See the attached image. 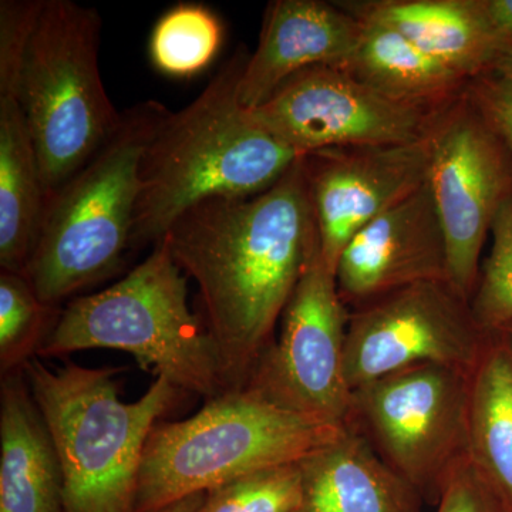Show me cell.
<instances>
[{"label":"cell","instance_id":"1","mask_svg":"<svg viewBox=\"0 0 512 512\" xmlns=\"http://www.w3.org/2000/svg\"><path fill=\"white\" fill-rule=\"evenodd\" d=\"M161 241L197 282L227 389H239L274 342L286 303L320 251L302 157L261 194L192 205Z\"/></svg>","mask_w":512,"mask_h":512},{"label":"cell","instance_id":"2","mask_svg":"<svg viewBox=\"0 0 512 512\" xmlns=\"http://www.w3.org/2000/svg\"><path fill=\"white\" fill-rule=\"evenodd\" d=\"M248 56L239 47L197 99L167 114L148 143L140 164L133 248L156 245L198 202L261 194L298 160L239 101Z\"/></svg>","mask_w":512,"mask_h":512},{"label":"cell","instance_id":"3","mask_svg":"<svg viewBox=\"0 0 512 512\" xmlns=\"http://www.w3.org/2000/svg\"><path fill=\"white\" fill-rule=\"evenodd\" d=\"M63 473L64 511L133 512L144 447L178 389L157 376L136 402L119 396V369L32 357L22 367Z\"/></svg>","mask_w":512,"mask_h":512},{"label":"cell","instance_id":"4","mask_svg":"<svg viewBox=\"0 0 512 512\" xmlns=\"http://www.w3.org/2000/svg\"><path fill=\"white\" fill-rule=\"evenodd\" d=\"M99 12L42 0L16 59L0 60V94L18 100L47 201L109 140L121 120L100 76Z\"/></svg>","mask_w":512,"mask_h":512},{"label":"cell","instance_id":"5","mask_svg":"<svg viewBox=\"0 0 512 512\" xmlns=\"http://www.w3.org/2000/svg\"><path fill=\"white\" fill-rule=\"evenodd\" d=\"M90 349L130 353L184 392L212 399L228 390L217 345L191 312L187 278L164 241L116 284L64 306L36 356Z\"/></svg>","mask_w":512,"mask_h":512},{"label":"cell","instance_id":"6","mask_svg":"<svg viewBox=\"0 0 512 512\" xmlns=\"http://www.w3.org/2000/svg\"><path fill=\"white\" fill-rule=\"evenodd\" d=\"M170 110L144 101L124 110L109 140L49 198L25 276L46 305L107 278L133 248L144 151Z\"/></svg>","mask_w":512,"mask_h":512},{"label":"cell","instance_id":"7","mask_svg":"<svg viewBox=\"0 0 512 512\" xmlns=\"http://www.w3.org/2000/svg\"><path fill=\"white\" fill-rule=\"evenodd\" d=\"M343 429L286 410L247 386L225 390L190 419L154 427L133 512H156L254 471L299 463Z\"/></svg>","mask_w":512,"mask_h":512},{"label":"cell","instance_id":"8","mask_svg":"<svg viewBox=\"0 0 512 512\" xmlns=\"http://www.w3.org/2000/svg\"><path fill=\"white\" fill-rule=\"evenodd\" d=\"M470 376L421 363L353 390L349 426L424 503L437 504L448 477L468 457Z\"/></svg>","mask_w":512,"mask_h":512},{"label":"cell","instance_id":"9","mask_svg":"<svg viewBox=\"0 0 512 512\" xmlns=\"http://www.w3.org/2000/svg\"><path fill=\"white\" fill-rule=\"evenodd\" d=\"M349 315L336 274L319 251L286 303L279 338L259 357L244 386L308 419L348 427L353 399L345 366Z\"/></svg>","mask_w":512,"mask_h":512},{"label":"cell","instance_id":"10","mask_svg":"<svg viewBox=\"0 0 512 512\" xmlns=\"http://www.w3.org/2000/svg\"><path fill=\"white\" fill-rule=\"evenodd\" d=\"M493 333L450 281L406 286L350 309L345 366L356 390L406 367L437 363L471 373Z\"/></svg>","mask_w":512,"mask_h":512},{"label":"cell","instance_id":"11","mask_svg":"<svg viewBox=\"0 0 512 512\" xmlns=\"http://www.w3.org/2000/svg\"><path fill=\"white\" fill-rule=\"evenodd\" d=\"M430 146L429 184L446 232L450 281L471 299L485 239L512 197V156L467 93L437 117Z\"/></svg>","mask_w":512,"mask_h":512},{"label":"cell","instance_id":"12","mask_svg":"<svg viewBox=\"0 0 512 512\" xmlns=\"http://www.w3.org/2000/svg\"><path fill=\"white\" fill-rule=\"evenodd\" d=\"M251 113L303 157L326 148L416 143L429 136L443 111L394 103L342 66H315L286 80Z\"/></svg>","mask_w":512,"mask_h":512},{"label":"cell","instance_id":"13","mask_svg":"<svg viewBox=\"0 0 512 512\" xmlns=\"http://www.w3.org/2000/svg\"><path fill=\"white\" fill-rule=\"evenodd\" d=\"M430 134L394 146L326 148L302 157L320 255L336 274L357 232L429 180Z\"/></svg>","mask_w":512,"mask_h":512},{"label":"cell","instance_id":"14","mask_svg":"<svg viewBox=\"0 0 512 512\" xmlns=\"http://www.w3.org/2000/svg\"><path fill=\"white\" fill-rule=\"evenodd\" d=\"M433 281H450V266L446 232L427 180L350 239L336 266V282L350 311Z\"/></svg>","mask_w":512,"mask_h":512},{"label":"cell","instance_id":"15","mask_svg":"<svg viewBox=\"0 0 512 512\" xmlns=\"http://www.w3.org/2000/svg\"><path fill=\"white\" fill-rule=\"evenodd\" d=\"M362 36V23L320 0H275L266 8L258 47L248 56L239 101L264 104L295 74L315 66H343Z\"/></svg>","mask_w":512,"mask_h":512},{"label":"cell","instance_id":"16","mask_svg":"<svg viewBox=\"0 0 512 512\" xmlns=\"http://www.w3.org/2000/svg\"><path fill=\"white\" fill-rule=\"evenodd\" d=\"M336 5L357 20L396 30L470 82L491 72L503 50L483 0H350Z\"/></svg>","mask_w":512,"mask_h":512},{"label":"cell","instance_id":"17","mask_svg":"<svg viewBox=\"0 0 512 512\" xmlns=\"http://www.w3.org/2000/svg\"><path fill=\"white\" fill-rule=\"evenodd\" d=\"M298 464V512H421L420 494L353 427Z\"/></svg>","mask_w":512,"mask_h":512},{"label":"cell","instance_id":"18","mask_svg":"<svg viewBox=\"0 0 512 512\" xmlns=\"http://www.w3.org/2000/svg\"><path fill=\"white\" fill-rule=\"evenodd\" d=\"M0 512H66L59 456L22 369L0 390Z\"/></svg>","mask_w":512,"mask_h":512},{"label":"cell","instance_id":"19","mask_svg":"<svg viewBox=\"0 0 512 512\" xmlns=\"http://www.w3.org/2000/svg\"><path fill=\"white\" fill-rule=\"evenodd\" d=\"M359 22L362 36L342 66L359 82L394 103L430 113L447 110L466 96L470 80L463 74L427 55L396 30Z\"/></svg>","mask_w":512,"mask_h":512},{"label":"cell","instance_id":"20","mask_svg":"<svg viewBox=\"0 0 512 512\" xmlns=\"http://www.w3.org/2000/svg\"><path fill=\"white\" fill-rule=\"evenodd\" d=\"M47 197L35 144L18 100L0 94V268L25 275Z\"/></svg>","mask_w":512,"mask_h":512},{"label":"cell","instance_id":"21","mask_svg":"<svg viewBox=\"0 0 512 512\" xmlns=\"http://www.w3.org/2000/svg\"><path fill=\"white\" fill-rule=\"evenodd\" d=\"M468 458L512 512V345L500 332L471 372Z\"/></svg>","mask_w":512,"mask_h":512},{"label":"cell","instance_id":"22","mask_svg":"<svg viewBox=\"0 0 512 512\" xmlns=\"http://www.w3.org/2000/svg\"><path fill=\"white\" fill-rule=\"evenodd\" d=\"M224 35L220 18L207 6H174L158 20L151 33V62L167 76H195L214 62Z\"/></svg>","mask_w":512,"mask_h":512},{"label":"cell","instance_id":"23","mask_svg":"<svg viewBox=\"0 0 512 512\" xmlns=\"http://www.w3.org/2000/svg\"><path fill=\"white\" fill-rule=\"evenodd\" d=\"M59 308L46 305L28 278L0 271V369L2 376L22 369L52 332Z\"/></svg>","mask_w":512,"mask_h":512},{"label":"cell","instance_id":"24","mask_svg":"<svg viewBox=\"0 0 512 512\" xmlns=\"http://www.w3.org/2000/svg\"><path fill=\"white\" fill-rule=\"evenodd\" d=\"M299 464L254 471L208 491L200 512H298Z\"/></svg>","mask_w":512,"mask_h":512},{"label":"cell","instance_id":"25","mask_svg":"<svg viewBox=\"0 0 512 512\" xmlns=\"http://www.w3.org/2000/svg\"><path fill=\"white\" fill-rule=\"evenodd\" d=\"M490 234L493 245L470 305L477 322L494 333L512 323V197L495 215Z\"/></svg>","mask_w":512,"mask_h":512},{"label":"cell","instance_id":"26","mask_svg":"<svg viewBox=\"0 0 512 512\" xmlns=\"http://www.w3.org/2000/svg\"><path fill=\"white\" fill-rule=\"evenodd\" d=\"M436 512H511L466 457L448 477Z\"/></svg>","mask_w":512,"mask_h":512},{"label":"cell","instance_id":"27","mask_svg":"<svg viewBox=\"0 0 512 512\" xmlns=\"http://www.w3.org/2000/svg\"><path fill=\"white\" fill-rule=\"evenodd\" d=\"M467 97L512 156V77L481 74L468 84Z\"/></svg>","mask_w":512,"mask_h":512},{"label":"cell","instance_id":"28","mask_svg":"<svg viewBox=\"0 0 512 512\" xmlns=\"http://www.w3.org/2000/svg\"><path fill=\"white\" fill-rule=\"evenodd\" d=\"M483 5L503 50L512 47V0H483Z\"/></svg>","mask_w":512,"mask_h":512},{"label":"cell","instance_id":"29","mask_svg":"<svg viewBox=\"0 0 512 512\" xmlns=\"http://www.w3.org/2000/svg\"><path fill=\"white\" fill-rule=\"evenodd\" d=\"M205 500H207V493L194 494L156 512H200Z\"/></svg>","mask_w":512,"mask_h":512},{"label":"cell","instance_id":"30","mask_svg":"<svg viewBox=\"0 0 512 512\" xmlns=\"http://www.w3.org/2000/svg\"><path fill=\"white\" fill-rule=\"evenodd\" d=\"M491 72L512 77V47H508V49H504L503 52L500 53L498 59L495 60Z\"/></svg>","mask_w":512,"mask_h":512},{"label":"cell","instance_id":"31","mask_svg":"<svg viewBox=\"0 0 512 512\" xmlns=\"http://www.w3.org/2000/svg\"><path fill=\"white\" fill-rule=\"evenodd\" d=\"M498 332L503 333L505 338L510 340L512 345V323H510V325L505 326V328L498 330Z\"/></svg>","mask_w":512,"mask_h":512}]
</instances>
